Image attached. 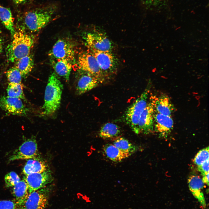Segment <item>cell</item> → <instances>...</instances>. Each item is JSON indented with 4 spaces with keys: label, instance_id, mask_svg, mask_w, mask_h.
Returning <instances> with one entry per match:
<instances>
[{
    "label": "cell",
    "instance_id": "cell-4",
    "mask_svg": "<svg viewBox=\"0 0 209 209\" xmlns=\"http://www.w3.org/2000/svg\"><path fill=\"white\" fill-rule=\"evenodd\" d=\"M151 87V83H149L140 95L127 108L123 115L125 122L137 134H139L138 122L147 105Z\"/></svg>",
    "mask_w": 209,
    "mask_h": 209
},
{
    "label": "cell",
    "instance_id": "cell-13",
    "mask_svg": "<svg viewBox=\"0 0 209 209\" xmlns=\"http://www.w3.org/2000/svg\"><path fill=\"white\" fill-rule=\"evenodd\" d=\"M154 130L160 137H167L174 127L173 120L171 116L161 114L154 111Z\"/></svg>",
    "mask_w": 209,
    "mask_h": 209
},
{
    "label": "cell",
    "instance_id": "cell-25",
    "mask_svg": "<svg viewBox=\"0 0 209 209\" xmlns=\"http://www.w3.org/2000/svg\"><path fill=\"white\" fill-rule=\"evenodd\" d=\"M113 144L122 151L131 155L137 151V147L127 139L119 137L113 140Z\"/></svg>",
    "mask_w": 209,
    "mask_h": 209
},
{
    "label": "cell",
    "instance_id": "cell-5",
    "mask_svg": "<svg viewBox=\"0 0 209 209\" xmlns=\"http://www.w3.org/2000/svg\"><path fill=\"white\" fill-rule=\"evenodd\" d=\"M88 49V51L95 57L101 71L106 77L116 72L117 62L111 51Z\"/></svg>",
    "mask_w": 209,
    "mask_h": 209
},
{
    "label": "cell",
    "instance_id": "cell-6",
    "mask_svg": "<svg viewBox=\"0 0 209 209\" xmlns=\"http://www.w3.org/2000/svg\"><path fill=\"white\" fill-rule=\"evenodd\" d=\"M77 65L78 69L82 71L90 74L105 81L107 77L101 71L95 57L89 51L79 55Z\"/></svg>",
    "mask_w": 209,
    "mask_h": 209
},
{
    "label": "cell",
    "instance_id": "cell-2",
    "mask_svg": "<svg viewBox=\"0 0 209 209\" xmlns=\"http://www.w3.org/2000/svg\"><path fill=\"white\" fill-rule=\"evenodd\" d=\"M63 86L54 73L49 77L45 90L43 114L50 116L58 109L61 103Z\"/></svg>",
    "mask_w": 209,
    "mask_h": 209
},
{
    "label": "cell",
    "instance_id": "cell-33",
    "mask_svg": "<svg viewBox=\"0 0 209 209\" xmlns=\"http://www.w3.org/2000/svg\"><path fill=\"white\" fill-rule=\"evenodd\" d=\"M203 176L202 180L204 183L206 184L208 186L209 185V173L205 174Z\"/></svg>",
    "mask_w": 209,
    "mask_h": 209
},
{
    "label": "cell",
    "instance_id": "cell-1",
    "mask_svg": "<svg viewBox=\"0 0 209 209\" xmlns=\"http://www.w3.org/2000/svg\"><path fill=\"white\" fill-rule=\"evenodd\" d=\"M58 10L57 5L52 3L30 10L24 14V23L31 31H37L51 20Z\"/></svg>",
    "mask_w": 209,
    "mask_h": 209
},
{
    "label": "cell",
    "instance_id": "cell-19",
    "mask_svg": "<svg viewBox=\"0 0 209 209\" xmlns=\"http://www.w3.org/2000/svg\"><path fill=\"white\" fill-rule=\"evenodd\" d=\"M47 169V165L46 162L37 156L28 159L24 167L23 172L25 175H26L41 173Z\"/></svg>",
    "mask_w": 209,
    "mask_h": 209
},
{
    "label": "cell",
    "instance_id": "cell-29",
    "mask_svg": "<svg viewBox=\"0 0 209 209\" xmlns=\"http://www.w3.org/2000/svg\"><path fill=\"white\" fill-rule=\"evenodd\" d=\"M21 180L19 176L14 172H11L5 176L4 181L7 187H13Z\"/></svg>",
    "mask_w": 209,
    "mask_h": 209
},
{
    "label": "cell",
    "instance_id": "cell-12",
    "mask_svg": "<svg viewBox=\"0 0 209 209\" xmlns=\"http://www.w3.org/2000/svg\"><path fill=\"white\" fill-rule=\"evenodd\" d=\"M24 179L27 183L29 193L33 191L39 190L52 180L51 172L47 169L41 173H35L25 175Z\"/></svg>",
    "mask_w": 209,
    "mask_h": 209
},
{
    "label": "cell",
    "instance_id": "cell-24",
    "mask_svg": "<svg viewBox=\"0 0 209 209\" xmlns=\"http://www.w3.org/2000/svg\"><path fill=\"white\" fill-rule=\"evenodd\" d=\"M0 19L6 28L13 36L15 30L14 26V19L10 10L0 6Z\"/></svg>",
    "mask_w": 209,
    "mask_h": 209
},
{
    "label": "cell",
    "instance_id": "cell-30",
    "mask_svg": "<svg viewBox=\"0 0 209 209\" xmlns=\"http://www.w3.org/2000/svg\"><path fill=\"white\" fill-rule=\"evenodd\" d=\"M17 205L14 201L11 200L0 201V209H16Z\"/></svg>",
    "mask_w": 209,
    "mask_h": 209
},
{
    "label": "cell",
    "instance_id": "cell-32",
    "mask_svg": "<svg viewBox=\"0 0 209 209\" xmlns=\"http://www.w3.org/2000/svg\"><path fill=\"white\" fill-rule=\"evenodd\" d=\"M209 159H208L201 165L197 166L198 170L202 175L209 173Z\"/></svg>",
    "mask_w": 209,
    "mask_h": 209
},
{
    "label": "cell",
    "instance_id": "cell-34",
    "mask_svg": "<svg viewBox=\"0 0 209 209\" xmlns=\"http://www.w3.org/2000/svg\"><path fill=\"white\" fill-rule=\"evenodd\" d=\"M16 4H23L28 2L30 0H12Z\"/></svg>",
    "mask_w": 209,
    "mask_h": 209
},
{
    "label": "cell",
    "instance_id": "cell-20",
    "mask_svg": "<svg viewBox=\"0 0 209 209\" xmlns=\"http://www.w3.org/2000/svg\"><path fill=\"white\" fill-rule=\"evenodd\" d=\"M51 65L56 73L68 81L73 63L65 60L51 59Z\"/></svg>",
    "mask_w": 209,
    "mask_h": 209
},
{
    "label": "cell",
    "instance_id": "cell-15",
    "mask_svg": "<svg viewBox=\"0 0 209 209\" xmlns=\"http://www.w3.org/2000/svg\"><path fill=\"white\" fill-rule=\"evenodd\" d=\"M154 110L153 106L149 100L143 112L138 124L139 134H148L154 130Z\"/></svg>",
    "mask_w": 209,
    "mask_h": 209
},
{
    "label": "cell",
    "instance_id": "cell-23",
    "mask_svg": "<svg viewBox=\"0 0 209 209\" xmlns=\"http://www.w3.org/2000/svg\"><path fill=\"white\" fill-rule=\"evenodd\" d=\"M15 62L14 67L20 72L22 77L28 75L33 68V60L30 55L19 59Z\"/></svg>",
    "mask_w": 209,
    "mask_h": 209
},
{
    "label": "cell",
    "instance_id": "cell-16",
    "mask_svg": "<svg viewBox=\"0 0 209 209\" xmlns=\"http://www.w3.org/2000/svg\"><path fill=\"white\" fill-rule=\"evenodd\" d=\"M83 72L78 78L75 83L76 91L78 95L82 94L88 91L104 82L90 74Z\"/></svg>",
    "mask_w": 209,
    "mask_h": 209
},
{
    "label": "cell",
    "instance_id": "cell-14",
    "mask_svg": "<svg viewBox=\"0 0 209 209\" xmlns=\"http://www.w3.org/2000/svg\"><path fill=\"white\" fill-rule=\"evenodd\" d=\"M149 100L152 104L154 111L157 113L171 116L175 111V107L170 98L165 94L158 96H151Z\"/></svg>",
    "mask_w": 209,
    "mask_h": 209
},
{
    "label": "cell",
    "instance_id": "cell-26",
    "mask_svg": "<svg viewBox=\"0 0 209 209\" xmlns=\"http://www.w3.org/2000/svg\"><path fill=\"white\" fill-rule=\"evenodd\" d=\"M23 85L22 83H8L7 89L8 96L19 98L26 101V99L23 91Z\"/></svg>",
    "mask_w": 209,
    "mask_h": 209
},
{
    "label": "cell",
    "instance_id": "cell-35",
    "mask_svg": "<svg viewBox=\"0 0 209 209\" xmlns=\"http://www.w3.org/2000/svg\"><path fill=\"white\" fill-rule=\"evenodd\" d=\"M2 44L1 40L0 39V55L2 51Z\"/></svg>",
    "mask_w": 209,
    "mask_h": 209
},
{
    "label": "cell",
    "instance_id": "cell-27",
    "mask_svg": "<svg viewBox=\"0 0 209 209\" xmlns=\"http://www.w3.org/2000/svg\"><path fill=\"white\" fill-rule=\"evenodd\" d=\"M8 83H21L22 76L19 70L14 67L10 68L6 72Z\"/></svg>",
    "mask_w": 209,
    "mask_h": 209
},
{
    "label": "cell",
    "instance_id": "cell-3",
    "mask_svg": "<svg viewBox=\"0 0 209 209\" xmlns=\"http://www.w3.org/2000/svg\"><path fill=\"white\" fill-rule=\"evenodd\" d=\"M34 44L32 37L19 29L13 35V40L7 48L8 60L12 62L30 55Z\"/></svg>",
    "mask_w": 209,
    "mask_h": 209
},
{
    "label": "cell",
    "instance_id": "cell-9",
    "mask_svg": "<svg viewBox=\"0 0 209 209\" xmlns=\"http://www.w3.org/2000/svg\"><path fill=\"white\" fill-rule=\"evenodd\" d=\"M0 108L7 114L21 116H27L29 111L21 99L8 96L0 97Z\"/></svg>",
    "mask_w": 209,
    "mask_h": 209
},
{
    "label": "cell",
    "instance_id": "cell-17",
    "mask_svg": "<svg viewBox=\"0 0 209 209\" xmlns=\"http://www.w3.org/2000/svg\"><path fill=\"white\" fill-rule=\"evenodd\" d=\"M188 187L191 193L204 208L206 203L203 192L205 184L198 176L192 175L188 180Z\"/></svg>",
    "mask_w": 209,
    "mask_h": 209
},
{
    "label": "cell",
    "instance_id": "cell-31",
    "mask_svg": "<svg viewBox=\"0 0 209 209\" xmlns=\"http://www.w3.org/2000/svg\"><path fill=\"white\" fill-rule=\"evenodd\" d=\"M165 0H142L143 4L146 6L156 7L162 4Z\"/></svg>",
    "mask_w": 209,
    "mask_h": 209
},
{
    "label": "cell",
    "instance_id": "cell-21",
    "mask_svg": "<svg viewBox=\"0 0 209 209\" xmlns=\"http://www.w3.org/2000/svg\"><path fill=\"white\" fill-rule=\"evenodd\" d=\"M12 193L17 208L26 199L29 194L28 185L24 179L13 187Z\"/></svg>",
    "mask_w": 209,
    "mask_h": 209
},
{
    "label": "cell",
    "instance_id": "cell-18",
    "mask_svg": "<svg viewBox=\"0 0 209 209\" xmlns=\"http://www.w3.org/2000/svg\"><path fill=\"white\" fill-rule=\"evenodd\" d=\"M102 150L105 156L115 162H121L131 155L122 151L113 144H107L104 145Z\"/></svg>",
    "mask_w": 209,
    "mask_h": 209
},
{
    "label": "cell",
    "instance_id": "cell-7",
    "mask_svg": "<svg viewBox=\"0 0 209 209\" xmlns=\"http://www.w3.org/2000/svg\"><path fill=\"white\" fill-rule=\"evenodd\" d=\"M52 59L65 60L73 64L75 61L73 46L69 41L60 39L55 44L49 53Z\"/></svg>",
    "mask_w": 209,
    "mask_h": 209
},
{
    "label": "cell",
    "instance_id": "cell-28",
    "mask_svg": "<svg viewBox=\"0 0 209 209\" xmlns=\"http://www.w3.org/2000/svg\"><path fill=\"white\" fill-rule=\"evenodd\" d=\"M208 147L200 150L196 154L194 159V164L199 166L206 161L209 159Z\"/></svg>",
    "mask_w": 209,
    "mask_h": 209
},
{
    "label": "cell",
    "instance_id": "cell-10",
    "mask_svg": "<svg viewBox=\"0 0 209 209\" xmlns=\"http://www.w3.org/2000/svg\"><path fill=\"white\" fill-rule=\"evenodd\" d=\"M48 203L46 194L39 190L30 192L26 199L17 208L19 209H44Z\"/></svg>",
    "mask_w": 209,
    "mask_h": 209
},
{
    "label": "cell",
    "instance_id": "cell-22",
    "mask_svg": "<svg viewBox=\"0 0 209 209\" xmlns=\"http://www.w3.org/2000/svg\"><path fill=\"white\" fill-rule=\"evenodd\" d=\"M121 133L120 128L117 125L107 122L101 127L98 134L99 137L103 139L114 140L119 137Z\"/></svg>",
    "mask_w": 209,
    "mask_h": 209
},
{
    "label": "cell",
    "instance_id": "cell-8",
    "mask_svg": "<svg viewBox=\"0 0 209 209\" xmlns=\"http://www.w3.org/2000/svg\"><path fill=\"white\" fill-rule=\"evenodd\" d=\"M37 144L35 137L26 140L10 156L9 161L19 159H28L37 156Z\"/></svg>",
    "mask_w": 209,
    "mask_h": 209
},
{
    "label": "cell",
    "instance_id": "cell-11",
    "mask_svg": "<svg viewBox=\"0 0 209 209\" xmlns=\"http://www.w3.org/2000/svg\"><path fill=\"white\" fill-rule=\"evenodd\" d=\"M88 48L102 51H111L112 44L104 34L100 32L89 33L85 37Z\"/></svg>",
    "mask_w": 209,
    "mask_h": 209
}]
</instances>
